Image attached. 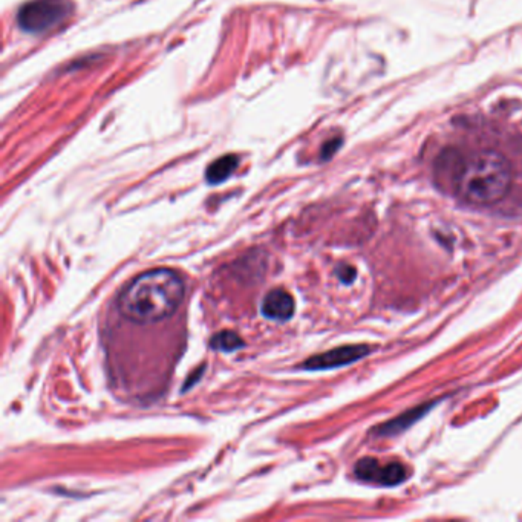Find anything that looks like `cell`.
<instances>
[{
	"mask_svg": "<svg viewBox=\"0 0 522 522\" xmlns=\"http://www.w3.org/2000/svg\"><path fill=\"white\" fill-rule=\"evenodd\" d=\"M513 181V167L496 150H481L462 160L453 175L458 196L475 206H490L504 198Z\"/></svg>",
	"mask_w": 522,
	"mask_h": 522,
	"instance_id": "obj_2",
	"label": "cell"
},
{
	"mask_svg": "<svg viewBox=\"0 0 522 522\" xmlns=\"http://www.w3.org/2000/svg\"><path fill=\"white\" fill-rule=\"evenodd\" d=\"M370 352H371L370 348L365 345H346L311 357V359H308L302 363V368L308 371L340 368V366L351 365L357 360L363 359V357H366Z\"/></svg>",
	"mask_w": 522,
	"mask_h": 522,
	"instance_id": "obj_5",
	"label": "cell"
},
{
	"mask_svg": "<svg viewBox=\"0 0 522 522\" xmlns=\"http://www.w3.org/2000/svg\"><path fill=\"white\" fill-rule=\"evenodd\" d=\"M355 477L379 486H399L408 479V470L401 462H382L377 458H362L354 467Z\"/></svg>",
	"mask_w": 522,
	"mask_h": 522,
	"instance_id": "obj_4",
	"label": "cell"
},
{
	"mask_svg": "<svg viewBox=\"0 0 522 522\" xmlns=\"http://www.w3.org/2000/svg\"><path fill=\"white\" fill-rule=\"evenodd\" d=\"M239 166V157L238 155H226V157L218 158L215 162H211L207 172H206V179L210 184H219V182H224L227 178L231 177Z\"/></svg>",
	"mask_w": 522,
	"mask_h": 522,
	"instance_id": "obj_7",
	"label": "cell"
},
{
	"mask_svg": "<svg viewBox=\"0 0 522 522\" xmlns=\"http://www.w3.org/2000/svg\"><path fill=\"white\" fill-rule=\"evenodd\" d=\"M340 144H342V140H340V138H338V140H333V141H330V143H326L325 146H323V150H322V160L331 158L333 155L335 153V150L338 149V146H340Z\"/></svg>",
	"mask_w": 522,
	"mask_h": 522,
	"instance_id": "obj_10",
	"label": "cell"
},
{
	"mask_svg": "<svg viewBox=\"0 0 522 522\" xmlns=\"http://www.w3.org/2000/svg\"><path fill=\"white\" fill-rule=\"evenodd\" d=\"M431 404H424V406H420V408H415L412 411H408L406 413H403L401 417L395 418L389 423H384L383 426H380V429L377 431L382 435H394V433H399V432H403L404 429H408L409 426H412V423L417 421L418 418H421L424 413H426V411L431 408Z\"/></svg>",
	"mask_w": 522,
	"mask_h": 522,
	"instance_id": "obj_8",
	"label": "cell"
},
{
	"mask_svg": "<svg viewBox=\"0 0 522 522\" xmlns=\"http://www.w3.org/2000/svg\"><path fill=\"white\" fill-rule=\"evenodd\" d=\"M338 276H340V279L343 280V282H351V280L354 279L355 276V270L354 268H350V267H343L342 270H338Z\"/></svg>",
	"mask_w": 522,
	"mask_h": 522,
	"instance_id": "obj_11",
	"label": "cell"
},
{
	"mask_svg": "<svg viewBox=\"0 0 522 522\" xmlns=\"http://www.w3.org/2000/svg\"><path fill=\"white\" fill-rule=\"evenodd\" d=\"M72 9L70 0H31L18 9L17 23L25 33L42 34L65 22Z\"/></svg>",
	"mask_w": 522,
	"mask_h": 522,
	"instance_id": "obj_3",
	"label": "cell"
},
{
	"mask_svg": "<svg viewBox=\"0 0 522 522\" xmlns=\"http://www.w3.org/2000/svg\"><path fill=\"white\" fill-rule=\"evenodd\" d=\"M260 311L267 318H272L276 322H285L294 314V301L291 294L287 293L285 289L276 288L264 297Z\"/></svg>",
	"mask_w": 522,
	"mask_h": 522,
	"instance_id": "obj_6",
	"label": "cell"
},
{
	"mask_svg": "<svg viewBox=\"0 0 522 522\" xmlns=\"http://www.w3.org/2000/svg\"><path fill=\"white\" fill-rule=\"evenodd\" d=\"M210 346L216 351L231 352V351L239 350V348H243L244 342H243V338H240L233 331H221V333H218V334H215L213 337H211Z\"/></svg>",
	"mask_w": 522,
	"mask_h": 522,
	"instance_id": "obj_9",
	"label": "cell"
},
{
	"mask_svg": "<svg viewBox=\"0 0 522 522\" xmlns=\"http://www.w3.org/2000/svg\"><path fill=\"white\" fill-rule=\"evenodd\" d=\"M184 299V284L169 268L150 270L126 287L118 299L120 313L133 323H155L173 314Z\"/></svg>",
	"mask_w": 522,
	"mask_h": 522,
	"instance_id": "obj_1",
	"label": "cell"
}]
</instances>
